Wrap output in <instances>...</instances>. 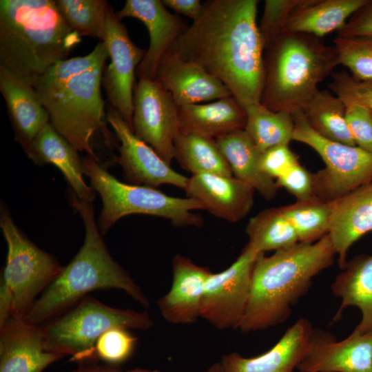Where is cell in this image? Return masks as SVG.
<instances>
[{"label":"cell","instance_id":"6da1fadb","mask_svg":"<svg viewBox=\"0 0 372 372\" xmlns=\"http://www.w3.org/2000/svg\"><path fill=\"white\" fill-rule=\"evenodd\" d=\"M258 0H207L168 51L220 80L244 107L260 102L264 47Z\"/></svg>","mask_w":372,"mask_h":372},{"label":"cell","instance_id":"7a4b0ae2","mask_svg":"<svg viewBox=\"0 0 372 372\" xmlns=\"http://www.w3.org/2000/svg\"><path fill=\"white\" fill-rule=\"evenodd\" d=\"M109 58L105 43L99 41L85 56L59 61L33 85L50 116V123L78 152L99 161L92 138L102 133L109 147L117 146L107 127L102 76Z\"/></svg>","mask_w":372,"mask_h":372},{"label":"cell","instance_id":"3957f363","mask_svg":"<svg viewBox=\"0 0 372 372\" xmlns=\"http://www.w3.org/2000/svg\"><path fill=\"white\" fill-rule=\"evenodd\" d=\"M335 255L328 234L312 243L299 242L269 256L260 254L238 329L243 333L258 331L287 320L292 307L308 292L313 278L333 264Z\"/></svg>","mask_w":372,"mask_h":372},{"label":"cell","instance_id":"277c9868","mask_svg":"<svg viewBox=\"0 0 372 372\" xmlns=\"http://www.w3.org/2000/svg\"><path fill=\"white\" fill-rule=\"evenodd\" d=\"M81 37L55 1H0V65L32 85L67 59Z\"/></svg>","mask_w":372,"mask_h":372},{"label":"cell","instance_id":"5b68a950","mask_svg":"<svg viewBox=\"0 0 372 372\" xmlns=\"http://www.w3.org/2000/svg\"><path fill=\"white\" fill-rule=\"evenodd\" d=\"M72 206L85 227L83 245L24 318L41 325L67 311L95 290L120 289L147 308L148 298L129 273L111 256L96 224L92 203L80 200L72 191Z\"/></svg>","mask_w":372,"mask_h":372},{"label":"cell","instance_id":"8992f818","mask_svg":"<svg viewBox=\"0 0 372 372\" xmlns=\"http://www.w3.org/2000/svg\"><path fill=\"white\" fill-rule=\"evenodd\" d=\"M338 65L333 45L312 35L282 32L264 51L260 103L273 112L302 110Z\"/></svg>","mask_w":372,"mask_h":372},{"label":"cell","instance_id":"52a82bcc","mask_svg":"<svg viewBox=\"0 0 372 372\" xmlns=\"http://www.w3.org/2000/svg\"><path fill=\"white\" fill-rule=\"evenodd\" d=\"M0 228L8 247L1 276V326L10 318H24L63 267L21 231L2 203Z\"/></svg>","mask_w":372,"mask_h":372},{"label":"cell","instance_id":"ba28073f","mask_svg":"<svg viewBox=\"0 0 372 372\" xmlns=\"http://www.w3.org/2000/svg\"><path fill=\"white\" fill-rule=\"evenodd\" d=\"M154 322L148 313L117 309L87 296L71 308L40 325L45 351L79 364L96 363L94 346L106 331L122 327L146 331Z\"/></svg>","mask_w":372,"mask_h":372},{"label":"cell","instance_id":"9c48e42d","mask_svg":"<svg viewBox=\"0 0 372 372\" xmlns=\"http://www.w3.org/2000/svg\"><path fill=\"white\" fill-rule=\"evenodd\" d=\"M83 171L102 200L98 227L105 235L114 223L131 214H146L170 220L178 227H201L203 218L194 211L204 209L188 197L168 196L156 188L122 183L90 155L82 158Z\"/></svg>","mask_w":372,"mask_h":372},{"label":"cell","instance_id":"30bf717a","mask_svg":"<svg viewBox=\"0 0 372 372\" xmlns=\"http://www.w3.org/2000/svg\"><path fill=\"white\" fill-rule=\"evenodd\" d=\"M293 141L304 143L321 157L325 167L313 174L314 196L335 201L356 188L372 181V153L357 145L327 139L308 124L302 112L291 113Z\"/></svg>","mask_w":372,"mask_h":372},{"label":"cell","instance_id":"8fae6325","mask_svg":"<svg viewBox=\"0 0 372 372\" xmlns=\"http://www.w3.org/2000/svg\"><path fill=\"white\" fill-rule=\"evenodd\" d=\"M260 254L246 245L228 268L211 273L205 286L200 318L218 330L238 328L249 297L254 266Z\"/></svg>","mask_w":372,"mask_h":372},{"label":"cell","instance_id":"7c38bea8","mask_svg":"<svg viewBox=\"0 0 372 372\" xmlns=\"http://www.w3.org/2000/svg\"><path fill=\"white\" fill-rule=\"evenodd\" d=\"M179 107L157 79H138L134 88L132 130L167 163L174 158Z\"/></svg>","mask_w":372,"mask_h":372},{"label":"cell","instance_id":"4fadbf2b","mask_svg":"<svg viewBox=\"0 0 372 372\" xmlns=\"http://www.w3.org/2000/svg\"><path fill=\"white\" fill-rule=\"evenodd\" d=\"M102 41L107 46L110 59L103 72L102 86L110 105L116 110L132 130L136 70L147 50L133 43L126 27L118 19L110 5Z\"/></svg>","mask_w":372,"mask_h":372},{"label":"cell","instance_id":"5bb4252c","mask_svg":"<svg viewBox=\"0 0 372 372\" xmlns=\"http://www.w3.org/2000/svg\"><path fill=\"white\" fill-rule=\"evenodd\" d=\"M107 122L120 142L118 155H113L130 184L156 188L167 184L185 189L188 178L174 170L149 145L138 138L111 105L106 114Z\"/></svg>","mask_w":372,"mask_h":372},{"label":"cell","instance_id":"9a60e30c","mask_svg":"<svg viewBox=\"0 0 372 372\" xmlns=\"http://www.w3.org/2000/svg\"><path fill=\"white\" fill-rule=\"evenodd\" d=\"M299 372H372V332L337 340L326 332L313 330Z\"/></svg>","mask_w":372,"mask_h":372},{"label":"cell","instance_id":"2e32d148","mask_svg":"<svg viewBox=\"0 0 372 372\" xmlns=\"http://www.w3.org/2000/svg\"><path fill=\"white\" fill-rule=\"evenodd\" d=\"M116 14L119 20L125 17L138 19L147 29L149 45L136 68V76L138 79H156L162 59L189 26L179 17L170 13L162 0H127Z\"/></svg>","mask_w":372,"mask_h":372},{"label":"cell","instance_id":"e0dca14e","mask_svg":"<svg viewBox=\"0 0 372 372\" xmlns=\"http://www.w3.org/2000/svg\"><path fill=\"white\" fill-rule=\"evenodd\" d=\"M207 267L182 255L172 261V282L168 292L156 304L162 317L173 324H190L200 318Z\"/></svg>","mask_w":372,"mask_h":372},{"label":"cell","instance_id":"ac0fdd59","mask_svg":"<svg viewBox=\"0 0 372 372\" xmlns=\"http://www.w3.org/2000/svg\"><path fill=\"white\" fill-rule=\"evenodd\" d=\"M156 79L171 94L178 107L232 96L220 80L203 68L169 52L160 62Z\"/></svg>","mask_w":372,"mask_h":372},{"label":"cell","instance_id":"d6986e66","mask_svg":"<svg viewBox=\"0 0 372 372\" xmlns=\"http://www.w3.org/2000/svg\"><path fill=\"white\" fill-rule=\"evenodd\" d=\"M184 190L187 197L198 201L205 210L231 223L244 218L254 205L255 190L234 176L192 175Z\"/></svg>","mask_w":372,"mask_h":372},{"label":"cell","instance_id":"ffe728a7","mask_svg":"<svg viewBox=\"0 0 372 372\" xmlns=\"http://www.w3.org/2000/svg\"><path fill=\"white\" fill-rule=\"evenodd\" d=\"M63 358L45 351L40 325L10 318L0 326V372H42Z\"/></svg>","mask_w":372,"mask_h":372},{"label":"cell","instance_id":"44dd1931","mask_svg":"<svg viewBox=\"0 0 372 372\" xmlns=\"http://www.w3.org/2000/svg\"><path fill=\"white\" fill-rule=\"evenodd\" d=\"M313 329L309 321L300 318L289 327L267 351L246 358L238 352L222 356V372H293L306 354Z\"/></svg>","mask_w":372,"mask_h":372},{"label":"cell","instance_id":"7402d4cb","mask_svg":"<svg viewBox=\"0 0 372 372\" xmlns=\"http://www.w3.org/2000/svg\"><path fill=\"white\" fill-rule=\"evenodd\" d=\"M0 92L5 100L14 138L26 152L50 116L33 85L0 65Z\"/></svg>","mask_w":372,"mask_h":372},{"label":"cell","instance_id":"603a6c76","mask_svg":"<svg viewBox=\"0 0 372 372\" xmlns=\"http://www.w3.org/2000/svg\"><path fill=\"white\" fill-rule=\"evenodd\" d=\"M372 231V181L333 201L328 236L342 269L351 246Z\"/></svg>","mask_w":372,"mask_h":372},{"label":"cell","instance_id":"cb8c5ba5","mask_svg":"<svg viewBox=\"0 0 372 372\" xmlns=\"http://www.w3.org/2000/svg\"><path fill=\"white\" fill-rule=\"evenodd\" d=\"M246 121L245 107L229 96L205 104L179 107L178 132L216 139L245 130Z\"/></svg>","mask_w":372,"mask_h":372},{"label":"cell","instance_id":"d4e9b609","mask_svg":"<svg viewBox=\"0 0 372 372\" xmlns=\"http://www.w3.org/2000/svg\"><path fill=\"white\" fill-rule=\"evenodd\" d=\"M25 153L35 164L55 165L80 200L92 203L94 200V189L83 177L82 158L50 123L41 130Z\"/></svg>","mask_w":372,"mask_h":372},{"label":"cell","instance_id":"484cf974","mask_svg":"<svg viewBox=\"0 0 372 372\" xmlns=\"http://www.w3.org/2000/svg\"><path fill=\"white\" fill-rule=\"evenodd\" d=\"M333 294L341 300V304L333 318H341L344 309L356 307L361 319L353 333L372 332V253L360 254L347 261L342 271L331 283Z\"/></svg>","mask_w":372,"mask_h":372},{"label":"cell","instance_id":"4316f807","mask_svg":"<svg viewBox=\"0 0 372 372\" xmlns=\"http://www.w3.org/2000/svg\"><path fill=\"white\" fill-rule=\"evenodd\" d=\"M215 141L234 178L253 188L265 200L276 196L279 187L275 180L261 169V152L245 130L232 132Z\"/></svg>","mask_w":372,"mask_h":372},{"label":"cell","instance_id":"83f0119b","mask_svg":"<svg viewBox=\"0 0 372 372\" xmlns=\"http://www.w3.org/2000/svg\"><path fill=\"white\" fill-rule=\"evenodd\" d=\"M369 0H309L287 21L283 32L302 33L320 38L342 28Z\"/></svg>","mask_w":372,"mask_h":372},{"label":"cell","instance_id":"f1b7e54d","mask_svg":"<svg viewBox=\"0 0 372 372\" xmlns=\"http://www.w3.org/2000/svg\"><path fill=\"white\" fill-rule=\"evenodd\" d=\"M174 158L192 175L211 174L233 176L215 139L178 132L174 141Z\"/></svg>","mask_w":372,"mask_h":372},{"label":"cell","instance_id":"f546056e","mask_svg":"<svg viewBox=\"0 0 372 372\" xmlns=\"http://www.w3.org/2000/svg\"><path fill=\"white\" fill-rule=\"evenodd\" d=\"M309 126L322 137L356 145L346 119V105L333 93L318 90L301 110Z\"/></svg>","mask_w":372,"mask_h":372},{"label":"cell","instance_id":"4dcf8cb0","mask_svg":"<svg viewBox=\"0 0 372 372\" xmlns=\"http://www.w3.org/2000/svg\"><path fill=\"white\" fill-rule=\"evenodd\" d=\"M245 109V131L261 153L276 146L289 145L293 141L294 123L291 113L271 111L260 103Z\"/></svg>","mask_w":372,"mask_h":372},{"label":"cell","instance_id":"1f68e13d","mask_svg":"<svg viewBox=\"0 0 372 372\" xmlns=\"http://www.w3.org/2000/svg\"><path fill=\"white\" fill-rule=\"evenodd\" d=\"M248 245L259 254L278 251L299 242L280 207L266 209L251 218L246 227Z\"/></svg>","mask_w":372,"mask_h":372},{"label":"cell","instance_id":"d6a6232c","mask_svg":"<svg viewBox=\"0 0 372 372\" xmlns=\"http://www.w3.org/2000/svg\"><path fill=\"white\" fill-rule=\"evenodd\" d=\"M280 207L294 228L300 242L312 243L328 234L333 201L313 197Z\"/></svg>","mask_w":372,"mask_h":372},{"label":"cell","instance_id":"836d02e7","mask_svg":"<svg viewBox=\"0 0 372 372\" xmlns=\"http://www.w3.org/2000/svg\"><path fill=\"white\" fill-rule=\"evenodd\" d=\"M67 24L81 37L103 41L110 3L106 0H56Z\"/></svg>","mask_w":372,"mask_h":372},{"label":"cell","instance_id":"e575fe53","mask_svg":"<svg viewBox=\"0 0 372 372\" xmlns=\"http://www.w3.org/2000/svg\"><path fill=\"white\" fill-rule=\"evenodd\" d=\"M339 63L344 65L355 79H372V37H343L333 41Z\"/></svg>","mask_w":372,"mask_h":372},{"label":"cell","instance_id":"d590c367","mask_svg":"<svg viewBox=\"0 0 372 372\" xmlns=\"http://www.w3.org/2000/svg\"><path fill=\"white\" fill-rule=\"evenodd\" d=\"M137 339L130 329L114 327L106 331L97 340L94 354L97 361L120 366L133 355Z\"/></svg>","mask_w":372,"mask_h":372},{"label":"cell","instance_id":"8d00e7d4","mask_svg":"<svg viewBox=\"0 0 372 372\" xmlns=\"http://www.w3.org/2000/svg\"><path fill=\"white\" fill-rule=\"evenodd\" d=\"M309 0H266L258 30L265 50L284 31L291 14Z\"/></svg>","mask_w":372,"mask_h":372},{"label":"cell","instance_id":"74e56055","mask_svg":"<svg viewBox=\"0 0 372 372\" xmlns=\"http://www.w3.org/2000/svg\"><path fill=\"white\" fill-rule=\"evenodd\" d=\"M329 87L344 105L358 103L372 111V79L360 81L345 71L333 72Z\"/></svg>","mask_w":372,"mask_h":372},{"label":"cell","instance_id":"f35d334b","mask_svg":"<svg viewBox=\"0 0 372 372\" xmlns=\"http://www.w3.org/2000/svg\"><path fill=\"white\" fill-rule=\"evenodd\" d=\"M346 105V119L355 145L372 153V111L364 105Z\"/></svg>","mask_w":372,"mask_h":372},{"label":"cell","instance_id":"ab89813d","mask_svg":"<svg viewBox=\"0 0 372 372\" xmlns=\"http://www.w3.org/2000/svg\"><path fill=\"white\" fill-rule=\"evenodd\" d=\"M278 187H283L298 201L309 200L314 196L313 176L300 163L276 180Z\"/></svg>","mask_w":372,"mask_h":372},{"label":"cell","instance_id":"60d3db41","mask_svg":"<svg viewBox=\"0 0 372 372\" xmlns=\"http://www.w3.org/2000/svg\"><path fill=\"white\" fill-rule=\"evenodd\" d=\"M297 156L289 145H279L261 153L260 164L262 171L273 179L285 174L298 163Z\"/></svg>","mask_w":372,"mask_h":372},{"label":"cell","instance_id":"b9f144b4","mask_svg":"<svg viewBox=\"0 0 372 372\" xmlns=\"http://www.w3.org/2000/svg\"><path fill=\"white\" fill-rule=\"evenodd\" d=\"M338 37H372V1L356 11L337 31Z\"/></svg>","mask_w":372,"mask_h":372},{"label":"cell","instance_id":"7bdbcfd3","mask_svg":"<svg viewBox=\"0 0 372 372\" xmlns=\"http://www.w3.org/2000/svg\"><path fill=\"white\" fill-rule=\"evenodd\" d=\"M166 8L195 21L202 14L203 3L199 0H162Z\"/></svg>","mask_w":372,"mask_h":372},{"label":"cell","instance_id":"ee69618b","mask_svg":"<svg viewBox=\"0 0 372 372\" xmlns=\"http://www.w3.org/2000/svg\"><path fill=\"white\" fill-rule=\"evenodd\" d=\"M71 372H123L120 366L97 363L79 364V367Z\"/></svg>","mask_w":372,"mask_h":372},{"label":"cell","instance_id":"f6af8a7d","mask_svg":"<svg viewBox=\"0 0 372 372\" xmlns=\"http://www.w3.org/2000/svg\"><path fill=\"white\" fill-rule=\"evenodd\" d=\"M205 372H222L220 362L211 364Z\"/></svg>","mask_w":372,"mask_h":372},{"label":"cell","instance_id":"bcb514c9","mask_svg":"<svg viewBox=\"0 0 372 372\" xmlns=\"http://www.w3.org/2000/svg\"><path fill=\"white\" fill-rule=\"evenodd\" d=\"M127 372H160L157 370H149L146 369L141 368H135L133 369L128 370Z\"/></svg>","mask_w":372,"mask_h":372}]
</instances>
